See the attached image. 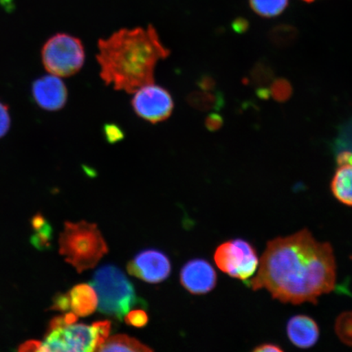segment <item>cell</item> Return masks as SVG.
I'll use <instances>...</instances> for the list:
<instances>
[{"label":"cell","mask_w":352,"mask_h":352,"mask_svg":"<svg viewBox=\"0 0 352 352\" xmlns=\"http://www.w3.org/2000/svg\"><path fill=\"white\" fill-rule=\"evenodd\" d=\"M91 285L98 294V310L104 315L122 320L135 306L144 305L126 275L111 264L96 270Z\"/></svg>","instance_id":"obj_4"},{"label":"cell","mask_w":352,"mask_h":352,"mask_svg":"<svg viewBox=\"0 0 352 352\" xmlns=\"http://www.w3.org/2000/svg\"><path fill=\"white\" fill-rule=\"evenodd\" d=\"M98 351L144 352L153 350L142 344L135 338L127 336L126 334H116V336L108 338V340L100 347Z\"/></svg>","instance_id":"obj_16"},{"label":"cell","mask_w":352,"mask_h":352,"mask_svg":"<svg viewBox=\"0 0 352 352\" xmlns=\"http://www.w3.org/2000/svg\"><path fill=\"white\" fill-rule=\"evenodd\" d=\"M52 309L59 311H68L70 309L69 299L67 294H59L57 296L54 301Z\"/></svg>","instance_id":"obj_28"},{"label":"cell","mask_w":352,"mask_h":352,"mask_svg":"<svg viewBox=\"0 0 352 352\" xmlns=\"http://www.w3.org/2000/svg\"><path fill=\"white\" fill-rule=\"evenodd\" d=\"M33 98L39 107L47 111H58L68 99V91L60 77L50 74L36 79L32 85Z\"/></svg>","instance_id":"obj_10"},{"label":"cell","mask_w":352,"mask_h":352,"mask_svg":"<svg viewBox=\"0 0 352 352\" xmlns=\"http://www.w3.org/2000/svg\"><path fill=\"white\" fill-rule=\"evenodd\" d=\"M338 165L349 164L352 165V152L340 151L337 156Z\"/></svg>","instance_id":"obj_30"},{"label":"cell","mask_w":352,"mask_h":352,"mask_svg":"<svg viewBox=\"0 0 352 352\" xmlns=\"http://www.w3.org/2000/svg\"><path fill=\"white\" fill-rule=\"evenodd\" d=\"M125 322L131 327L142 328L147 324L148 318L144 310L136 309L127 312L124 316Z\"/></svg>","instance_id":"obj_25"},{"label":"cell","mask_w":352,"mask_h":352,"mask_svg":"<svg viewBox=\"0 0 352 352\" xmlns=\"http://www.w3.org/2000/svg\"><path fill=\"white\" fill-rule=\"evenodd\" d=\"M33 227L37 231L33 237V244L38 249L47 248L52 239V228L42 215H36L33 219Z\"/></svg>","instance_id":"obj_19"},{"label":"cell","mask_w":352,"mask_h":352,"mask_svg":"<svg viewBox=\"0 0 352 352\" xmlns=\"http://www.w3.org/2000/svg\"><path fill=\"white\" fill-rule=\"evenodd\" d=\"M187 101L191 107L199 111L219 110L223 107L224 98L221 92L214 91H195L187 96Z\"/></svg>","instance_id":"obj_15"},{"label":"cell","mask_w":352,"mask_h":352,"mask_svg":"<svg viewBox=\"0 0 352 352\" xmlns=\"http://www.w3.org/2000/svg\"><path fill=\"white\" fill-rule=\"evenodd\" d=\"M287 334L290 342L299 349L314 346L319 340L320 331L316 321L305 315L294 316L289 320Z\"/></svg>","instance_id":"obj_12"},{"label":"cell","mask_w":352,"mask_h":352,"mask_svg":"<svg viewBox=\"0 0 352 352\" xmlns=\"http://www.w3.org/2000/svg\"><path fill=\"white\" fill-rule=\"evenodd\" d=\"M42 60L47 72L70 77L85 65V51L80 39L67 34H56L44 44Z\"/></svg>","instance_id":"obj_5"},{"label":"cell","mask_w":352,"mask_h":352,"mask_svg":"<svg viewBox=\"0 0 352 352\" xmlns=\"http://www.w3.org/2000/svg\"><path fill=\"white\" fill-rule=\"evenodd\" d=\"M303 1H305V2H307V3H311V2L315 1V0H303Z\"/></svg>","instance_id":"obj_34"},{"label":"cell","mask_w":352,"mask_h":352,"mask_svg":"<svg viewBox=\"0 0 352 352\" xmlns=\"http://www.w3.org/2000/svg\"><path fill=\"white\" fill-rule=\"evenodd\" d=\"M133 94L131 107L136 116L153 124L166 120L173 112V96L164 87L149 83Z\"/></svg>","instance_id":"obj_8"},{"label":"cell","mask_w":352,"mask_h":352,"mask_svg":"<svg viewBox=\"0 0 352 352\" xmlns=\"http://www.w3.org/2000/svg\"><path fill=\"white\" fill-rule=\"evenodd\" d=\"M250 81L259 88L267 87L274 80V72L270 65L265 63H257L250 74Z\"/></svg>","instance_id":"obj_18"},{"label":"cell","mask_w":352,"mask_h":352,"mask_svg":"<svg viewBox=\"0 0 352 352\" xmlns=\"http://www.w3.org/2000/svg\"><path fill=\"white\" fill-rule=\"evenodd\" d=\"M214 258L220 270L244 281L254 274L259 263L256 250L243 239L224 242L215 250Z\"/></svg>","instance_id":"obj_6"},{"label":"cell","mask_w":352,"mask_h":352,"mask_svg":"<svg viewBox=\"0 0 352 352\" xmlns=\"http://www.w3.org/2000/svg\"><path fill=\"white\" fill-rule=\"evenodd\" d=\"M12 1V0H1V3H10Z\"/></svg>","instance_id":"obj_33"},{"label":"cell","mask_w":352,"mask_h":352,"mask_svg":"<svg viewBox=\"0 0 352 352\" xmlns=\"http://www.w3.org/2000/svg\"><path fill=\"white\" fill-rule=\"evenodd\" d=\"M331 190L338 201L352 206V165H340L333 176Z\"/></svg>","instance_id":"obj_14"},{"label":"cell","mask_w":352,"mask_h":352,"mask_svg":"<svg viewBox=\"0 0 352 352\" xmlns=\"http://www.w3.org/2000/svg\"><path fill=\"white\" fill-rule=\"evenodd\" d=\"M180 281L184 287L195 294L211 292L217 285V276L214 267L204 259H193L188 262L180 272Z\"/></svg>","instance_id":"obj_11"},{"label":"cell","mask_w":352,"mask_h":352,"mask_svg":"<svg viewBox=\"0 0 352 352\" xmlns=\"http://www.w3.org/2000/svg\"><path fill=\"white\" fill-rule=\"evenodd\" d=\"M337 266L331 245L316 241L307 230L268 241L254 290L265 289L277 300L301 305L318 302L336 286Z\"/></svg>","instance_id":"obj_1"},{"label":"cell","mask_w":352,"mask_h":352,"mask_svg":"<svg viewBox=\"0 0 352 352\" xmlns=\"http://www.w3.org/2000/svg\"><path fill=\"white\" fill-rule=\"evenodd\" d=\"M289 0H250L253 11L263 17H274L288 6Z\"/></svg>","instance_id":"obj_17"},{"label":"cell","mask_w":352,"mask_h":352,"mask_svg":"<svg viewBox=\"0 0 352 352\" xmlns=\"http://www.w3.org/2000/svg\"><path fill=\"white\" fill-rule=\"evenodd\" d=\"M96 334V351H98L105 341L108 340L110 329H111V322L109 320L98 321L92 324Z\"/></svg>","instance_id":"obj_23"},{"label":"cell","mask_w":352,"mask_h":352,"mask_svg":"<svg viewBox=\"0 0 352 352\" xmlns=\"http://www.w3.org/2000/svg\"><path fill=\"white\" fill-rule=\"evenodd\" d=\"M223 124V118L218 113H210L206 118L205 126L210 131H217L221 129Z\"/></svg>","instance_id":"obj_27"},{"label":"cell","mask_w":352,"mask_h":352,"mask_svg":"<svg viewBox=\"0 0 352 352\" xmlns=\"http://www.w3.org/2000/svg\"><path fill=\"white\" fill-rule=\"evenodd\" d=\"M336 332L346 345L352 346V311L343 312L336 323Z\"/></svg>","instance_id":"obj_21"},{"label":"cell","mask_w":352,"mask_h":352,"mask_svg":"<svg viewBox=\"0 0 352 352\" xmlns=\"http://www.w3.org/2000/svg\"><path fill=\"white\" fill-rule=\"evenodd\" d=\"M70 309L78 316H89L98 306V297L96 290L89 284H80L68 293Z\"/></svg>","instance_id":"obj_13"},{"label":"cell","mask_w":352,"mask_h":352,"mask_svg":"<svg viewBox=\"0 0 352 352\" xmlns=\"http://www.w3.org/2000/svg\"><path fill=\"white\" fill-rule=\"evenodd\" d=\"M197 85L200 87L201 90L214 91L215 87H217V82L209 74H204V76L198 79Z\"/></svg>","instance_id":"obj_29"},{"label":"cell","mask_w":352,"mask_h":352,"mask_svg":"<svg viewBox=\"0 0 352 352\" xmlns=\"http://www.w3.org/2000/svg\"><path fill=\"white\" fill-rule=\"evenodd\" d=\"M98 51L96 60L104 85L129 94L154 82L158 61L170 54L153 25L122 29L107 38H100Z\"/></svg>","instance_id":"obj_2"},{"label":"cell","mask_w":352,"mask_h":352,"mask_svg":"<svg viewBox=\"0 0 352 352\" xmlns=\"http://www.w3.org/2000/svg\"><path fill=\"white\" fill-rule=\"evenodd\" d=\"M170 262L166 255L157 250H142L127 264V271L148 283H158L170 276Z\"/></svg>","instance_id":"obj_9"},{"label":"cell","mask_w":352,"mask_h":352,"mask_svg":"<svg viewBox=\"0 0 352 352\" xmlns=\"http://www.w3.org/2000/svg\"><path fill=\"white\" fill-rule=\"evenodd\" d=\"M11 126L10 110L6 104L0 101V139L6 136Z\"/></svg>","instance_id":"obj_26"},{"label":"cell","mask_w":352,"mask_h":352,"mask_svg":"<svg viewBox=\"0 0 352 352\" xmlns=\"http://www.w3.org/2000/svg\"><path fill=\"white\" fill-rule=\"evenodd\" d=\"M96 334L94 327L69 324L48 329L45 340L38 351H95Z\"/></svg>","instance_id":"obj_7"},{"label":"cell","mask_w":352,"mask_h":352,"mask_svg":"<svg viewBox=\"0 0 352 352\" xmlns=\"http://www.w3.org/2000/svg\"><path fill=\"white\" fill-rule=\"evenodd\" d=\"M248 22L245 20H236L233 23V29H234L235 32L237 33H242L245 32L246 29H248Z\"/></svg>","instance_id":"obj_32"},{"label":"cell","mask_w":352,"mask_h":352,"mask_svg":"<svg viewBox=\"0 0 352 352\" xmlns=\"http://www.w3.org/2000/svg\"><path fill=\"white\" fill-rule=\"evenodd\" d=\"M254 351L256 352H268V351H274V352H280L283 351V349H280L279 346L275 344H270V343H267V344H263L258 346L254 350Z\"/></svg>","instance_id":"obj_31"},{"label":"cell","mask_w":352,"mask_h":352,"mask_svg":"<svg viewBox=\"0 0 352 352\" xmlns=\"http://www.w3.org/2000/svg\"><path fill=\"white\" fill-rule=\"evenodd\" d=\"M297 37L296 29L292 26L281 25L272 30L270 38L272 44L278 48H286L292 46Z\"/></svg>","instance_id":"obj_20"},{"label":"cell","mask_w":352,"mask_h":352,"mask_svg":"<svg viewBox=\"0 0 352 352\" xmlns=\"http://www.w3.org/2000/svg\"><path fill=\"white\" fill-rule=\"evenodd\" d=\"M270 89V96L278 102H285L293 94L290 82L285 78H276L272 82Z\"/></svg>","instance_id":"obj_22"},{"label":"cell","mask_w":352,"mask_h":352,"mask_svg":"<svg viewBox=\"0 0 352 352\" xmlns=\"http://www.w3.org/2000/svg\"><path fill=\"white\" fill-rule=\"evenodd\" d=\"M59 252L79 274L96 266L109 252L95 223L65 222L59 239Z\"/></svg>","instance_id":"obj_3"},{"label":"cell","mask_w":352,"mask_h":352,"mask_svg":"<svg viewBox=\"0 0 352 352\" xmlns=\"http://www.w3.org/2000/svg\"><path fill=\"white\" fill-rule=\"evenodd\" d=\"M105 140L109 144H116L125 138L124 131L116 123H107L103 126Z\"/></svg>","instance_id":"obj_24"}]
</instances>
